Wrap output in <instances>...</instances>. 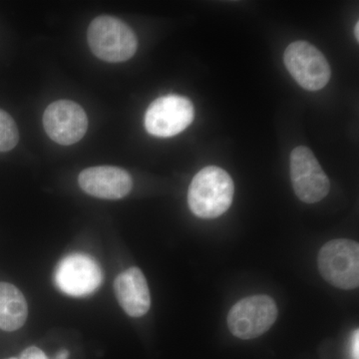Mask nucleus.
Here are the masks:
<instances>
[{"label": "nucleus", "instance_id": "obj_14", "mask_svg": "<svg viewBox=\"0 0 359 359\" xmlns=\"http://www.w3.org/2000/svg\"><path fill=\"white\" fill-rule=\"evenodd\" d=\"M18 359H48L43 351L36 346H30L21 353ZM55 359H58L55 358Z\"/></svg>", "mask_w": 359, "mask_h": 359}, {"label": "nucleus", "instance_id": "obj_10", "mask_svg": "<svg viewBox=\"0 0 359 359\" xmlns=\"http://www.w3.org/2000/svg\"><path fill=\"white\" fill-rule=\"evenodd\" d=\"M79 185L85 193L99 199L119 200L131 192L132 177L121 168H88L79 175Z\"/></svg>", "mask_w": 359, "mask_h": 359}, {"label": "nucleus", "instance_id": "obj_11", "mask_svg": "<svg viewBox=\"0 0 359 359\" xmlns=\"http://www.w3.org/2000/svg\"><path fill=\"white\" fill-rule=\"evenodd\" d=\"M115 294L125 313L132 318H141L151 306L150 290L140 269L130 268L115 280Z\"/></svg>", "mask_w": 359, "mask_h": 359}, {"label": "nucleus", "instance_id": "obj_9", "mask_svg": "<svg viewBox=\"0 0 359 359\" xmlns=\"http://www.w3.org/2000/svg\"><path fill=\"white\" fill-rule=\"evenodd\" d=\"M56 285L61 292L72 297H84L95 292L102 280L100 266L86 255H70L59 263Z\"/></svg>", "mask_w": 359, "mask_h": 359}, {"label": "nucleus", "instance_id": "obj_7", "mask_svg": "<svg viewBox=\"0 0 359 359\" xmlns=\"http://www.w3.org/2000/svg\"><path fill=\"white\" fill-rule=\"evenodd\" d=\"M194 118L193 103L186 97H160L146 111L145 128L153 136L168 138L188 128Z\"/></svg>", "mask_w": 359, "mask_h": 359}, {"label": "nucleus", "instance_id": "obj_17", "mask_svg": "<svg viewBox=\"0 0 359 359\" xmlns=\"http://www.w3.org/2000/svg\"><path fill=\"white\" fill-rule=\"evenodd\" d=\"M7 359H18V358H7Z\"/></svg>", "mask_w": 359, "mask_h": 359}, {"label": "nucleus", "instance_id": "obj_6", "mask_svg": "<svg viewBox=\"0 0 359 359\" xmlns=\"http://www.w3.org/2000/svg\"><path fill=\"white\" fill-rule=\"evenodd\" d=\"M290 178L295 195L306 204L320 202L330 193V179L313 151L304 146L294 148L290 154Z\"/></svg>", "mask_w": 359, "mask_h": 359}, {"label": "nucleus", "instance_id": "obj_1", "mask_svg": "<svg viewBox=\"0 0 359 359\" xmlns=\"http://www.w3.org/2000/svg\"><path fill=\"white\" fill-rule=\"evenodd\" d=\"M233 194L230 175L222 168L208 166L194 177L188 192L189 207L201 219H216L230 209Z\"/></svg>", "mask_w": 359, "mask_h": 359}, {"label": "nucleus", "instance_id": "obj_15", "mask_svg": "<svg viewBox=\"0 0 359 359\" xmlns=\"http://www.w3.org/2000/svg\"><path fill=\"white\" fill-rule=\"evenodd\" d=\"M351 359H359V332L356 330L351 337Z\"/></svg>", "mask_w": 359, "mask_h": 359}, {"label": "nucleus", "instance_id": "obj_13", "mask_svg": "<svg viewBox=\"0 0 359 359\" xmlns=\"http://www.w3.org/2000/svg\"><path fill=\"white\" fill-rule=\"evenodd\" d=\"M18 126L11 115L0 109V152L13 150L18 143Z\"/></svg>", "mask_w": 359, "mask_h": 359}, {"label": "nucleus", "instance_id": "obj_16", "mask_svg": "<svg viewBox=\"0 0 359 359\" xmlns=\"http://www.w3.org/2000/svg\"><path fill=\"white\" fill-rule=\"evenodd\" d=\"M354 35L355 39L359 41V22H356L355 27H354Z\"/></svg>", "mask_w": 359, "mask_h": 359}, {"label": "nucleus", "instance_id": "obj_4", "mask_svg": "<svg viewBox=\"0 0 359 359\" xmlns=\"http://www.w3.org/2000/svg\"><path fill=\"white\" fill-rule=\"evenodd\" d=\"M276 318L278 308L271 297L252 295L241 299L231 309L228 327L238 339H257L273 327Z\"/></svg>", "mask_w": 359, "mask_h": 359}, {"label": "nucleus", "instance_id": "obj_3", "mask_svg": "<svg viewBox=\"0 0 359 359\" xmlns=\"http://www.w3.org/2000/svg\"><path fill=\"white\" fill-rule=\"evenodd\" d=\"M320 275L330 285L341 290L359 285V245L346 238L330 241L321 248L318 257Z\"/></svg>", "mask_w": 359, "mask_h": 359}, {"label": "nucleus", "instance_id": "obj_2", "mask_svg": "<svg viewBox=\"0 0 359 359\" xmlns=\"http://www.w3.org/2000/svg\"><path fill=\"white\" fill-rule=\"evenodd\" d=\"M88 43L94 55L106 62H124L136 53L138 41L126 23L112 16H99L88 28Z\"/></svg>", "mask_w": 359, "mask_h": 359}, {"label": "nucleus", "instance_id": "obj_8", "mask_svg": "<svg viewBox=\"0 0 359 359\" xmlns=\"http://www.w3.org/2000/svg\"><path fill=\"white\" fill-rule=\"evenodd\" d=\"M43 126L52 140L69 146L83 138L88 128V119L83 108L77 103L59 100L45 110Z\"/></svg>", "mask_w": 359, "mask_h": 359}, {"label": "nucleus", "instance_id": "obj_12", "mask_svg": "<svg viewBox=\"0 0 359 359\" xmlns=\"http://www.w3.org/2000/svg\"><path fill=\"white\" fill-rule=\"evenodd\" d=\"M25 295L11 283H0V328L6 332L20 330L27 320Z\"/></svg>", "mask_w": 359, "mask_h": 359}, {"label": "nucleus", "instance_id": "obj_5", "mask_svg": "<svg viewBox=\"0 0 359 359\" xmlns=\"http://www.w3.org/2000/svg\"><path fill=\"white\" fill-rule=\"evenodd\" d=\"M283 61L295 81L309 91L323 89L332 76L327 58L306 41L290 44L285 49Z\"/></svg>", "mask_w": 359, "mask_h": 359}]
</instances>
